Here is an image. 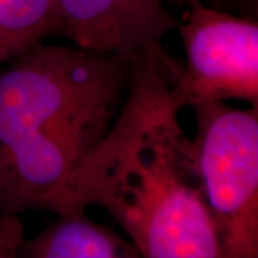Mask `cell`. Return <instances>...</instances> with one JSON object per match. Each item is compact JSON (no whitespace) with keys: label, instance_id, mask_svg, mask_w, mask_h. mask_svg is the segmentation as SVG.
<instances>
[{"label":"cell","instance_id":"6da1fadb","mask_svg":"<svg viewBox=\"0 0 258 258\" xmlns=\"http://www.w3.org/2000/svg\"><path fill=\"white\" fill-rule=\"evenodd\" d=\"M132 59L43 42L0 66V214H74L75 171L115 122Z\"/></svg>","mask_w":258,"mask_h":258},{"label":"cell","instance_id":"7a4b0ae2","mask_svg":"<svg viewBox=\"0 0 258 258\" xmlns=\"http://www.w3.org/2000/svg\"><path fill=\"white\" fill-rule=\"evenodd\" d=\"M194 161L221 258H258V106L191 108Z\"/></svg>","mask_w":258,"mask_h":258},{"label":"cell","instance_id":"3957f363","mask_svg":"<svg viewBox=\"0 0 258 258\" xmlns=\"http://www.w3.org/2000/svg\"><path fill=\"white\" fill-rule=\"evenodd\" d=\"M186 9L178 20L185 50L178 63L175 88L186 108L203 103L241 101L258 106V23L182 0Z\"/></svg>","mask_w":258,"mask_h":258},{"label":"cell","instance_id":"277c9868","mask_svg":"<svg viewBox=\"0 0 258 258\" xmlns=\"http://www.w3.org/2000/svg\"><path fill=\"white\" fill-rule=\"evenodd\" d=\"M55 9L57 36L128 59L162 45L178 23L162 0H55Z\"/></svg>","mask_w":258,"mask_h":258},{"label":"cell","instance_id":"5b68a950","mask_svg":"<svg viewBox=\"0 0 258 258\" xmlns=\"http://www.w3.org/2000/svg\"><path fill=\"white\" fill-rule=\"evenodd\" d=\"M19 258H141L118 232L91 220L86 212L56 220L20 245Z\"/></svg>","mask_w":258,"mask_h":258},{"label":"cell","instance_id":"8992f818","mask_svg":"<svg viewBox=\"0 0 258 258\" xmlns=\"http://www.w3.org/2000/svg\"><path fill=\"white\" fill-rule=\"evenodd\" d=\"M55 0H0V66L55 36Z\"/></svg>","mask_w":258,"mask_h":258},{"label":"cell","instance_id":"52a82bcc","mask_svg":"<svg viewBox=\"0 0 258 258\" xmlns=\"http://www.w3.org/2000/svg\"><path fill=\"white\" fill-rule=\"evenodd\" d=\"M25 240V227L20 217L0 214V258H19Z\"/></svg>","mask_w":258,"mask_h":258}]
</instances>
